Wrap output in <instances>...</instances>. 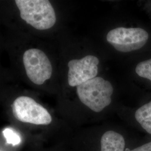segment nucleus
<instances>
[{
  "label": "nucleus",
  "mask_w": 151,
  "mask_h": 151,
  "mask_svg": "<svg viewBox=\"0 0 151 151\" xmlns=\"http://www.w3.org/2000/svg\"><path fill=\"white\" fill-rule=\"evenodd\" d=\"M113 93L111 83L100 77L77 87V94L81 103L96 113L101 111L110 104Z\"/></svg>",
  "instance_id": "obj_1"
},
{
  "label": "nucleus",
  "mask_w": 151,
  "mask_h": 151,
  "mask_svg": "<svg viewBox=\"0 0 151 151\" xmlns=\"http://www.w3.org/2000/svg\"><path fill=\"white\" fill-rule=\"evenodd\" d=\"M20 17L29 25L38 30H47L54 26L56 15L48 0H16Z\"/></svg>",
  "instance_id": "obj_2"
},
{
  "label": "nucleus",
  "mask_w": 151,
  "mask_h": 151,
  "mask_svg": "<svg viewBox=\"0 0 151 151\" xmlns=\"http://www.w3.org/2000/svg\"><path fill=\"white\" fill-rule=\"evenodd\" d=\"M12 114L19 121L29 124L47 125L52 122L48 111L32 97L20 96L11 105Z\"/></svg>",
  "instance_id": "obj_3"
},
{
  "label": "nucleus",
  "mask_w": 151,
  "mask_h": 151,
  "mask_svg": "<svg viewBox=\"0 0 151 151\" xmlns=\"http://www.w3.org/2000/svg\"><path fill=\"white\" fill-rule=\"evenodd\" d=\"M148 37V32L142 28L120 27L108 32L106 40L119 52H129L143 47Z\"/></svg>",
  "instance_id": "obj_4"
},
{
  "label": "nucleus",
  "mask_w": 151,
  "mask_h": 151,
  "mask_svg": "<svg viewBox=\"0 0 151 151\" xmlns=\"http://www.w3.org/2000/svg\"><path fill=\"white\" fill-rule=\"evenodd\" d=\"M23 63L29 80L40 85L52 74V66L47 55L40 49H30L23 55Z\"/></svg>",
  "instance_id": "obj_5"
},
{
  "label": "nucleus",
  "mask_w": 151,
  "mask_h": 151,
  "mask_svg": "<svg viewBox=\"0 0 151 151\" xmlns=\"http://www.w3.org/2000/svg\"><path fill=\"white\" fill-rule=\"evenodd\" d=\"M99 60L93 55H87L80 60H70L68 66V82L72 87L78 86L96 77Z\"/></svg>",
  "instance_id": "obj_6"
},
{
  "label": "nucleus",
  "mask_w": 151,
  "mask_h": 151,
  "mask_svg": "<svg viewBox=\"0 0 151 151\" xmlns=\"http://www.w3.org/2000/svg\"><path fill=\"white\" fill-rule=\"evenodd\" d=\"M100 143V151H124L125 145L123 136L113 130L107 131L103 134Z\"/></svg>",
  "instance_id": "obj_7"
},
{
  "label": "nucleus",
  "mask_w": 151,
  "mask_h": 151,
  "mask_svg": "<svg viewBox=\"0 0 151 151\" xmlns=\"http://www.w3.org/2000/svg\"><path fill=\"white\" fill-rule=\"evenodd\" d=\"M135 118L141 127L151 134V101L143 105L135 111Z\"/></svg>",
  "instance_id": "obj_8"
},
{
  "label": "nucleus",
  "mask_w": 151,
  "mask_h": 151,
  "mask_svg": "<svg viewBox=\"0 0 151 151\" xmlns=\"http://www.w3.org/2000/svg\"><path fill=\"white\" fill-rule=\"evenodd\" d=\"M135 72L139 76L151 81V59L139 63L135 68Z\"/></svg>",
  "instance_id": "obj_9"
},
{
  "label": "nucleus",
  "mask_w": 151,
  "mask_h": 151,
  "mask_svg": "<svg viewBox=\"0 0 151 151\" xmlns=\"http://www.w3.org/2000/svg\"><path fill=\"white\" fill-rule=\"evenodd\" d=\"M4 135L9 143H12L14 145L19 143L20 139L16 133L10 129H6L4 131Z\"/></svg>",
  "instance_id": "obj_10"
},
{
  "label": "nucleus",
  "mask_w": 151,
  "mask_h": 151,
  "mask_svg": "<svg viewBox=\"0 0 151 151\" xmlns=\"http://www.w3.org/2000/svg\"><path fill=\"white\" fill-rule=\"evenodd\" d=\"M129 151H151V142Z\"/></svg>",
  "instance_id": "obj_11"
}]
</instances>
